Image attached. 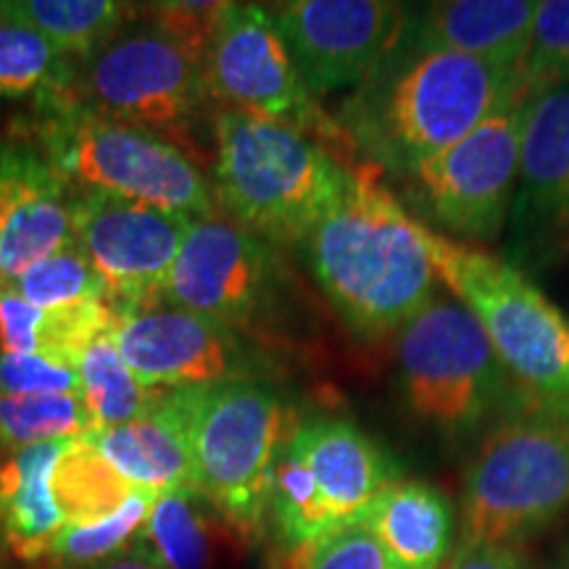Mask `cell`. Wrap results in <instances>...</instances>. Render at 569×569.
<instances>
[{"mask_svg": "<svg viewBox=\"0 0 569 569\" xmlns=\"http://www.w3.org/2000/svg\"><path fill=\"white\" fill-rule=\"evenodd\" d=\"M517 98L472 132L401 177L403 209L427 230L467 246H490L507 230L519 180L525 113Z\"/></svg>", "mask_w": 569, "mask_h": 569, "instance_id": "obj_10", "label": "cell"}, {"mask_svg": "<svg viewBox=\"0 0 569 569\" xmlns=\"http://www.w3.org/2000/svg\"><path fill=\"white\" fill-rule=\"evenodd\" d=\"M11 288H17V293L27 298L32 306H38L40 311L109 301L103 280L98 277L96 267L90 264V259L77 240L27 269Z\"/></svg>", "mask_w": 569, "mask_h": 569, "instance_id": "obj_30", "label": "cell"}, {"mask_svg": "<svg viewBox=\"0 0 569 569\" xmlns=\"http://www.w3.org/2000/svg\"><path fill=\"white\" fill-rule=\"evenodd\" d=\"M17 174H19V151H0V234H3L6 213H9L13 190H17ZM11 288L6 280L3 267H0V290Z\"/></svg>", "mask_w": 569, "mask_h": 569, "instance_id": "obj_38", "label": "cell"}, {"mask_svg": "<svg viewBox=\"0 0 569 569\" xmlns=\"http://www.w3.org/2000/svg\"><path fill=\"white\" fill-rule=\"evenodd\" d=\"M203 80L209 98L222 109L296 127L330 148L346 167H359L336 117L306 90L269 6L224 3L203 61Z\"/></svg>", "mask_w": 569, "mask_h": 569, "instance_id": "obj_12", "label": "cell"}, {"mask_svg": "<svg viewBox=\"0 0 569 569\" xmlns=\"http://www.w3.org/2000/svg\"><path fill=\"white\" fill-rule=\"evenodd\" d=\"M380 177L353 167L343 198L301 246L319 290L367 343L396 338L440 284L417 219Z\"/></svg>", "mask_w": 569, "mask_h": 569, "instance_id": "obj_2", "label": "cell"}, {"mask_svg": "<svg viewBox=\"0 0 569 569\" xmlns=\"http://www.w3.org/2000/svg\"><path fill=\"white\" fill-rule=\"evenodd\" d=\"M361 528L401 567L440 569L457 536V511L438 486L401 478L377 498Z\"/></svg>", "mask_w": 569, "mask_h": 569, "instance_id": "obj_21", "label": "cell"}, {"mask_svg": "<svg viewBox=\"0 0 569 569\" xmlns=\"http://www.w3.org/2000/svg\"><path fill=\"white\" fill-rule=\"evenodd\" d=\"M232 543L243 538L198 490L182 488L156 498L132 551L161 569H211Z\"/></svg>", "mask_w": 569, "mask_h": 569, "instance_id": "obj_23", "label": "cell"}, {"mask_svg": "<svg viewBox=\"0 0 569 569\" xmlns=\"http://www.w3.org/2000/svg\"><path fill=\"white\" fill-rule=\"evenodd\" d=\"M569 511V403L522 390L469 459L457 549L519 546Z\"/></svg>", "mask_w": 569, "mask_h": 569, "instance_id": "obj_4", "label": "cell"}, {"mask_svg": "<svg viewBox=\"0 0 569 569\" xmlns=\"http://www.w3.org/2000/svg\"><path fill=\"white\" fill-rule=\"evenodd\" d=\"M6 17L46 34L69 59L82 61L124 27L130 9L113 0H11Z\"/></svg>", "mask_w": 569, "mask_h": 569, "instance_id": "obj_24", "label": "cell"}, {"mask_svg": "<svg viewBox=\"0 0 569 569\" xmlns=\"http://www.w3.org/2000/svg\"><path fill=\"white\" fill-rule=\"evenodd\" d=\"M90 432L80 393L6 396L0 393V446L19 451L27 446L74 440Z\"/></svg>", "mask_w": 569, "mask_h": 569, "instance_id": "obj_29", "label": "cell"}, {"mask_svg": "<svg viewBox=\"0 0 569 569\" xmlns=\"http://www.w3.org/2000/svg\"><path fill=\"white\" fill-rule=\"evenodd\" d=\"M46 148L48 163L88 190H103L190 219L219 213L217 193L198 163L159 132L67 111L53 113Z\"/></svg>", "mask_w": 569, "mask_h": 569, "instance_id": "obj_11", "label": "cell"}, {"mask_svg": "<svg viewBox=\"0 0 569 569\" xmlns=\"http://www.w3.org/2000/svg\"><path fill=\"white\" fill-rule=\"evenodd\" d=\"M74 238L117 311L163 301L167 277L196 219L130 201V198L84 190L71 201Z\"/></svg>", "mask_w": 569, "mask_h": 569, "instance_id": "obj_16", "label": "cell"}, {"mask_svg": "<svg viewBox=\"0 0 569 569\" xmlns=\"http://www.w3.org/2000/svg\"><path fill=\"white\" fill-rule=\"evenodd\" d=\"M517 98H528L522 71L425 48L401 30L336 122L361 163L401 180Z\"/></svg>", "mask_w": 569, "mask_h": 569, "instance_id": "obj_1", "label": "cell"}, {"mask_svg": "<svg viewBox=\"0 0 569 569\" xmlns=\"http://www.w3.org/2000/svg\"><path fill=\"white\" fill-rule=\"evenodd\" d=\"M193 490L253 543L269 522L277 457L298 422L272 380L180 388Z\"/></svg>", "mask_w": 569, "mask_h": 569, "instance_id": "obj_6", "label": "cell"}, {"mask_svg": "<svg viewBox=\"0 0 569 569\" xmlns=\"http://www.w3.org/2000/svg\"><path fill=\"white\" fill-rule=\"evenodd\" d=\"M501 259L528 277L569 269V88L528 103Z\"/></svg>", "mask_w": 569, "mask_h": 569, "instance_id": "obj_15", "label": "cell"}, {"mask_svg": "<svg viewBox=\"0 0 569 569\" xmlns=\"http://www.w3.org/2000/svg\"><path fill=\"white\" fill-rule=\"evenodd\" d=\"M74 240L67 177L48 159L19 151L17 190L0 234V267L6 280L13 284L27 269Z\"/></svg>", "mask_w": 569, "mask_h": 569, "instance_id": "obj_20", "label": "cell"}, {"mask_svg": "<svg viewBox=\"0 0 569 569\" xmlns=\"http://www.w3.org/2000/svg\"><path fill=\"white\" fill-rule=\"evenodd\" d=\"M92 569H161V567L153 565V561H148L146 557H140V553L130 551V553H119V557L103 561V565Z\"/></svg>", "mask_w": 569, "mask_h": 569, "instance_id": "obj_39", "label": "cell"}, {"mask_svg": "<svg viewBox=\"0 0 569 569\" xmlns=\"http://www.w3.org/2000/svg\"><path fill=\"white\" fill-rule=\"evenodd\" d=\"M522 82L528 98L569 88V0H538Z\"/></svg>", "mask_w": 569, "mask_h": 569, "instance_id": "obj_31", "label": "cell"}, {"mask_svg": "<svg viewBox=\"0 0 569 569\" xmlns=\"http://www.w3.org/2000/svg\"><path fill=\"white\" fill-rule=\"evenodd\" d=\"M113 325H117V309L109 301L77 303L67 306V309L46 311L38 332V356L51 365L77 372L82 353L98 338L111 332Z\"/></svg>", "mask_w": 569, "mask_h": 569, "instance_id": "obj_32", "label": "cell"}, {"mask_svg": "<svg viewBox=\"0 0 569 569\" xmlns=\"http://www.w3.org/2000/svg\"><path fill=\"white\" fill-rule=\"evenodd\" d=\"M538 0H438L407 6L403 34L425 48L522 71Z\"/></svg>", "mask_w": 569, "mask_h": 569, "instance_id": "obj_18", "label": "cell"}, {"mask_svg": "<svg viewBox=\"0 0 569 569\" xmlns=\"http://www.w3.org/2000/svg\"><path fill=\"white\" fill-rule=\"evenodd\" d=\"M213 148L219 209L274 248H301L353 172L311 134L234 109L213 117Z\"/></svg>", "mask_w": 569, "mask_h": 569, "instance_id": "obj_3", "label": "cell"}, {"mask_svg": "<svg viewBox=\"0 0 569 569\" xmlns=\"http://www.w3.org/2000/svg\"><path fill=\"white\" fill-rule=\"evenodd\" d=\"M42 101L51 113L82 111L163 138L188 132L211 98L203 63L148 21L122 27L88 59L74 61L67 82L46 92Z\"/></svg>", "mask_w": 569, "mask_h": 569, "instance_id": "obj_9", "label": "cell"}, {"mask_svg": "<svg viewBox=\"0 0 569 569\" xmlns=\"http://www.w3.org/2000/svg\"><path fill=\"white\" fill-rule=\"evenodd\" d=\"M290 59L317 98L351 92L386 59L407 6L390 0H288L272 6Z\"/></svg>", "mask_w": 569, "mask_h": 569, "instance_id": "obj_17", "label": "cell"}, {"mask_svg": "<svg viewBox=\"0 0 569 569\" xmlns=\"http://www.w3.org/2000/svg\"><path fill=\"white\" fill-rule=\"evenodd\" d=\"M419 224V222H417ZM448 296L465 303L519 388L569 403V317L509 261L419 224Z\"/></svg>", "mask_w": 569, "mask_h": 569, "instance_id": "obj_7", "label": "cell"}, {"mask_svg": "<svg viewBox=\"0 0 569 569\" xmlns=\"http://www.w3.org/2000/svg\"><path fill=\"white\" fill-rule=\"evenodd\" d=\"M290 274L267 240L222 217L196 219L184 234L163 301L217 319L246 338H272L288 303Z\"/></svg>", "mask_w": 569, "mask_h": 569, "instance_id": "obj_13", "label": "cell"}, {"mask_svg": "<svg viewBox=\"0 0 569 569\" xmlns=\"http://www.w3.org/2000/svg\"><path fill=\"white\" fill-rule=\"evenodd\" d=\"M53 498L67 525H90L113 515L134 490L88 438L69 440L53 469Z\"/></svg>", "mask_w": 569, "mask_h": 569, "instance_id": "obj_25", "label": "cell"}, {"mask_svg": "<svg viewBox=\"0 0 569 569\" xmlns=\"http://www.w3.org/2000/svg\"><path fill=\"white\" fill-rule=\"evenodd\" d=\"M42 315L46 311L21 298L17 288L0 290V348H3V353L38 356Z\"/></svg>", "mask_w": 569, "mask_h": 569, "instance_id": "obj_36", "label": "cell"}, {"mask_svg": "<svg viewBox=\"0 0 569 569\" xmlns=\"http://www.w3.org/2000/svg\"><path fill=\"white\" fill-rule=\"evenodd\" d=\"M156 498L159 496L148 490H134L122 507L106 519L90 525H63L48 549L46 561H51L56 569H92L113 559L138 540Z\"/></svg>", "mask_w": 569, "mask_h": 569, "instance_id": "obj_27", "label": "cell"}, {"mask_svg": "<svg viewBox=\"0 0 569 569\" xmlns=\"http://www.w3.org/2000/svg\"><path fill=\"white\" fill-rule=\"evenodd\" d=\"M69 440L27 446L0 465V517L6 543L24 561H46L63 522L53 498V469Z\"/></svg>", "mask_w": 569, "mask_h": 569, "instance_id": "obj_22", "label": "cell"}, {"mask_svg": "<svg viewBox=\"0 0 569 569\" xmlns=\"http://www.w3.org/2000/svg\"><path fill=\"white\" fill-rule=\"evenodd\" d=\"M82 438H88L132 488L153 496L193 488L188 417L180 390H156L142 417Z\"/></svg>", "mask_w": 569, "mask_h": 569, "instance_id": "obj_19", "label": "cell"}, {"mask_svg": "<svg viewBox=\"0 0 569 569\" xmlns=\"http://www.w3.org/2000/svg\"><path fill=\"white\" fill-rule=\"evenodd\" d=\"M222 11L224 3H188V0H180V3L148 6V19L174 42H180L196 61L203 63Z\"/></svg>", "mask_w": 569, "mask_h": 569, "instance_id": "obj_33", "label": "cell"}, {"mask_svg": "<svg viewBox=\"0 0 569 569\" xmlns=\"http://www.w3.org/2000/svg\"><path fill=\"white\" fill-rule=\"evenodd\" d=\"M553 569H569V546L565 551H561V557H559V561H557V567Z\"/></svg>", "mask_w": 569, "mask_h": 569, "instance_id": "obj_40", "label": "cell"}, {"mask_svg": "<svg viewBox=\"0 0 569 569\" xmlns=\"http://www.w3.org/2000/svg\"><path fill=\"white\" fill-rule=\"evenodd\" d=\"M84 415L90 419V432L111 430L146 415L156 390L142 388L122 353L113 343V330L106 332L82 353L77 365Z\"/></svg>", "mask_w": 569, "mask_h": 569, "instance_id": "obj_26", "label": "cell"}, {"mask_svg": "<svg viewBox=\"0 0 569 569\" xmlns=\"http://www.w3.org/2000/svg\"><path fill=\"white\" fill-rule=\"evenodd\" d=\"M303 569H407L361 525L327 538L303 561Z\"/></svg>", "mask_w": 569, "mask_h": 569, "instance_id": "obj_35", "label": "cell"}, {"mask_svg": "<svg viewBox=\"0 0 569 569\" xmlns=\"http://www.w3.org/2000/svg\"><path fill=\"white\" fill-rule=\"evenodd\" d=\"M74 369L51 365L42 356L0 353V393L6 396H61L77 393Z\"/></svg>", "mask_w": 569, "mask_h": 569, "instance_id": "obj_34", "label": "cell"}, {"mask_svg": "<svg viewBox=\"0 0 569 569\" xmlns=\"http://www.w3.org/2000/svg\"><path fill=\"white\" fill-rule=\"evenodd\" d=\"M113 343L134 380L148 390L272 380L274 372V359L264 346L169 301L117 311Z\"/></svg>", "mask_w": 569, "mask_h": 569, "instance_id": "obj_14", "label": "cell"}, {"mask_svg": "<svg viewBox=\"0 0 569 569\" xmlns=\"http://www.w3.org/2000/svg\"><path fill=\"white\" fill-rule=\"evenodd\" d=\"M446 569H530L519 546H472L457 549Z\"/></svg>", "mask_w": 569, "mask_h": 569, "instance_id": "obj_37", "label": "cell"}, {"mask_svg": "<svg viewBox=\"0 0 569 569\" xmlns=\"http://www.w3.org/2000/svg\"><path fill=\"white\" fill-rule=\"evenodd\" d=\"M398 480L393 453L351 419L317 415L298 422L277 457L269 496V522L282 546L272 569H303L319 543L365 522Z\"/></svg>", "mask_w": 569, "mask_h": 569, "instance_id": "obj_5", "label": "cell"}, {"mask_svg": "<svg viewBox=\"0 0 569 569\" xmlns=\"http://www.w3.org/2000/svg\"><path fill=\"white\" fill-rule=\"evenodd\" d=\"M74 69L46 34L0 11V98L46 96L59 88Z\"/></svg>", "mask_w": 569, "mask_h": 569, "instance_id": "obj_28", "label": "cell"}, {"mask_svg": "<svg viewBox=\"0 0 569 569\" xmlns=\"http://www.w3.org/2000/svg\"><path fill=\"white\" fill-rule=\"evenodd\" d=\"M403 407L443 438H465L515 407L511 380L478 317L453 296H436L396 332Z\"/></svg>", "mask_w": 569, "mask_h": 569, "instance_id": "obj_8", "label": "cell"}]
</instances>
